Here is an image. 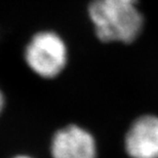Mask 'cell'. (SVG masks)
Listing matches in <instances>:
<instances>
[{
    "label": "cell",
    "mask_w": 158,
    "mask_h": 158,
    "mask_svg": "<svg viewBox=\"0 0 158 158\" xmlns=\"http://www.w3.org/2000/svg\"><path fill=\"white\" fill-rule=\"evenodd\" d=\"M52 154L53 158H96V142L83 128L69 125L55 135Z\"/></svg>",
    "instance_id": "3"
},
{
    "label": "cell",
    "mask_w": 158,
    "mask_h": 158,
    "mask_svg": "<svg viewBox=\"0 0 158 158\" xmlns=\"http://www.w3.org/2000/svg\"><path fill=\"white\" fill-rule=\"evenodd\" d=\"M17 158H29V157H26V156H20V157H17Z\"/></svg>",
    "instance_id": "6"
},
{
    "label": "cell",
    "mask_w": 158,
    "mask_h": 158,
    "mask_svg": "<svg viewBox=\"0 0 158 158\" xmlns=\"http://www.w3.org/2000/svg\"><path fill=\"white\" fill-rule=\"evenodd\" d=\"M125 147L131 158H158V117L145 115L132 123Z\"/></svg>",
    "instance_id": "4"
},
{
    "label": "cell",
    "mask_w": 158,
    "mask_h": 158,
    "mask_svg": "<svg viewBox=\"0 0 158 158\" xmlns=\"http://www.w3.org/2000/svg\"><path fill=\"white\" fill-rule=\"evenodd\" d=\"M87 15L97 38L104 43L131 44L145 26L139 0H90Z\"/></svg>",
    "instance_id": "1"
},
{
    "label": "cell",
    "mask_w": 158,
    "mask_h": 158,
    "mask_svg": "<svg viewBox=\"0 0 158 158\" xmlns=\"http://www.w3.org/2000/svg\"><path fill=\"white\" fill-rule=\"evenodd\" d=\"M3 107H4V97H3L2 91L0 90V113H1Z\"/></svg>",
    "instance_id": "5"
},
{
    "label": "cell",
    "mask_w": 158,
    "mask_h": 158,
    "mask_svg": "<svg viewBox=\"0 0 158 158\" xmlns=\"http://www.w3.org/2000/svg\"><path fill=\"white\" fill-rule=\"evenodd\" d=\"M26 66L43 79L61 75L69 62V47L60 33L45 29L31 36L24 49Z\"/></svg>",
    "instance_id": "2"
}]
</instances>
